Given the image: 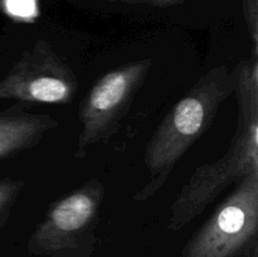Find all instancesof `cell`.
I'll use <instances>...</instances> for the list:
<instances>
[{
    "instance_id": "cell-1",
    "label": "cell",
    "mask_w": 258,
    "mask_h": 257,
    "mask_svg": "<svg viewBox=\"0 0 258 257\" xmlns=\"http://www.w3.org/2000/svg\"><path fill=\"white\" fill-rule=\"evenodd\" d=\"M233 92L234 72L223 65L197 80L151 135L144 153L149 180L133 197L134 201H149L163 188L176 164L208 131L222 103Z\"/></svg>"
},
{
    "instance_id": "cell-2",
    "label": "cell",
    "mask_w": 258,
    "mask_h": 257,
    "mask_svg": "<svg viewBox=\"0 0 258 257\" xmlns=\"http://www.w3.org/2000/svg\"><path fill=\"white\" fill-rule=\"evenodd\" d=\"M253 171H258V115L238 111L231 145L216 161L198 166L184 183L170 207L168 229H183L224 189Z\"/></svg>"
},
{
    "instance_id": "cell-3",
    "label": "cell",
    "mask_w": 258,
    "mask_h": 257,
    "mask_svg": "<svg viewBox=\"0 0 258 257\" xmlns=\"http://www.w3.org/2000/svg\"><path fill=\"white\" fill-rule=\"evenodd\" d=\"M106 189L91 178L53 202L30 234L28 253L37 257H91L97 243L101 204Z\"/></svg>"
},
{
    "instance_id": "cell-4",
    "label": "cell",
    "mask_w": 258,
    "mask_h": 257,
    "mask_svg": "<svg viewBox=\"0 0 258 257\" xmlns=\"http://www.w3.org/2000/svg\"><path fill=\"white\" fill-rule=\"evenodd\" d=\"M258 171L236 183L183 247L180 257H234L257 243Z\"/></svg>"
},
{
    "instance_id": "cell-5",
    "label": "cell",
    "mask_w": 258,
    "mask_h": 257,
    "mask_svg": "<svg viewBox=\"0 0 258 257\" xmlns=\"http://www.w3.org/2000/svg\"><path fill=\"white\" fill-rule=\"evenodd\" d=\"M153 59L134 60L101 76L80 106L82 130L78 135L75 158L83 159L88 148L108 141L117 133L131 102L148 78Z\"/></svg>"
},
{
    "instance_id": "cell-6",
    "label": "cell",
    "mask_w": 258,
    "mask_h": 257,
    "mask_svg": "<svg viewBox=\"0 0 258 257\" xmlns=\"http://www.w3.org/2000/svg\"><path fill=\"white\" fill-rule=\"evenodd\" d=\"M77 91V76L45 40L25 49L0 80V100L67 105Z\"/></svg>"
},
{
    "instance_id": "cell-7",
    "label": "cell",
    "mask_w": 258,
    "mask_h": 257,
    "mask_svg": "<svg viewBox=\"0 0 258 257\" xmlns=\"http://www.w3.org/2000/svg\"><path fill=\"white\" fill-rule=\"evenodd\" d=\"M57 126L58 121L45 113H0V160L35 146Z\"/></svg>"
},
{
    "instance_id": "cell-8",
    "label": "cell",
    "mask_w": 258,
    "mask_h": 257,
    "mask_svg": "<svg viewBox=\"0 0 258 257\" xmlns=\"http://www.w3.org/2000/svg\"><path fill=\"white\" fill-rule=\"evenodd\" d=\"M234 72V92L238 100V111L258 115V57L239 60Z\"/></svg>"
},
{
    "instance_id": "cell-9",
    "label": "cell",
    "mask_w": 258,
    "mask_h": 257,
    "mask_svg": "<svg viewBox=\"0 0 258 257\" xmlns=\"http://www.w3.org/2000/svg\"><path fill=\"white\" fill-rule=\"evenodd\" d=\"M24 185L25 181L23 179H0V228H3L9 221L13 207L18 202Z\"/></svg>"
},
{
    "instance_id": "cell-10",
    "label": "cell",
    "mask_w": 258,
    "mask_h": 257,
    "mask_svg": "<svg viewBox=\"0 0 258 257\" xmlns=\"http://www.w3.org/2000/svg\"><path fill=\"white\" fill-rule=\"evenodd\" d=\"M243 17L251 39L252 54L258 57V0H243Z\"/></svg>"
},
{
    "instance_id": "cell-11",
    "label": "cell",
    "mask_w": 258,
    "mask_h": 257,
    "mask_svg": "<svg viewBox=\"0 0 258 257\" xmlns=\"http://www.w3.org/2000/svg\"><path fill=\"white\" fill-rule=\"evenodd\" d=\"M96 2H112V3H133V4H148L153 7L168 8L175 7L185 3L186 0H96Z\"/></svg>"
}]
</instances>
